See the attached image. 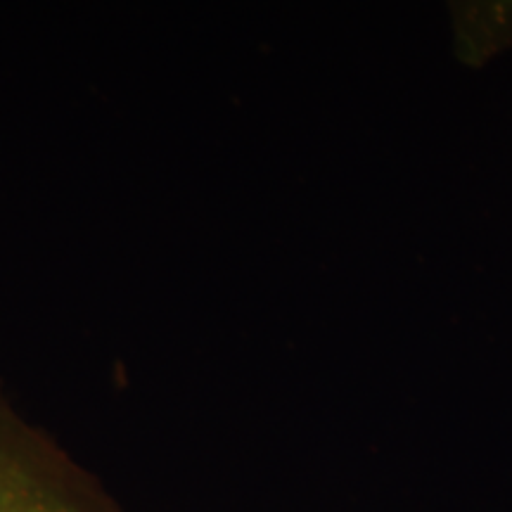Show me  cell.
<instances>
[{
  "label": "cell",
  "instance_id": "1",
  "mask_svg": "<svg viewBox=\"0 0 512 512\" xmlns=\"http://www.w3.org/2000/svg\"><path fill=\"white\" fill-rule=\"evenodd\" d=\"M0 512H117L110 496L0 394Z\"/></svg>",
  "mask_w": 512,
  "mask_h": 512
}]
</instances>
